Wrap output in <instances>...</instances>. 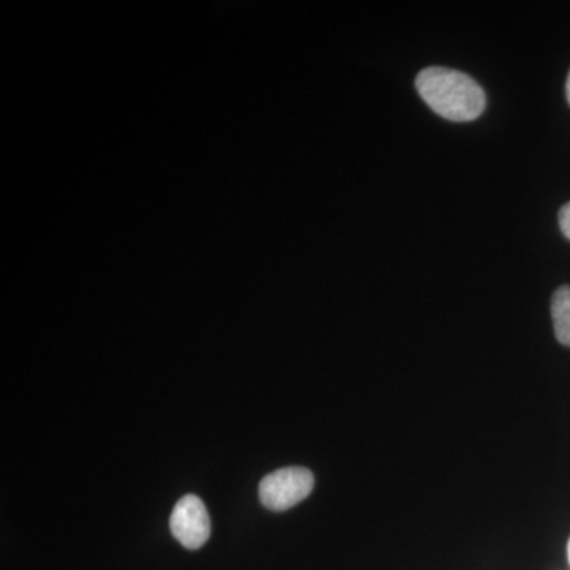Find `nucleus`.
<instances>
[{"label": "nucleus", "instance_id": "7", "mask_svg": "<svg viewBox=\"0 0 570 570\" xmlns=\"http://www.w3.org/2000/svg\"><path fill=\"white\" fill-rule=\"evenodd\" d=\"M568 558H569V564H570V539H569V543H568Z\"/></svg>", "mask_w": 570, "mask_h": 570}, {"label": "nucleus", "instance_id": "5", "mask_svg": "<svg viewBox=\"0 0 570 570\" xmlns=\"http://www.w3.org/2000/svg\"><path fill=\"white\" fill-rule=\"evenodd\" d=\"M560 227L562 235L570 239V202L562 206L560 212Z\"/></svg>", "mask_w": 570, "mask_h": 570}, {"label": "nucleus", "instance_id": "4", "mask_svg": "<svg viewBox=\"0 0 570 570\" xmlns=\"http://www.w3.org/2000/svg\"><path fill=\"white\" fill-rule=\"evenodd\" d=\"M551 318L557 340L570 347V285H562L551 298Z\"/></svg>", "mask_w": 570, "mask_h": 570}, {"label": "nucleus", "instance_id": "6", "mask_svg": "<svg viewBox=\"0 0 570 570\" xmlns=\"http://www.w3.org/2000/svg\"><path fill=\"white\" fill-rule=\"evenodd\" d=\"M566 94H568V100L570 104V71H569L568 82H566Z\"/></svg>", "mask_w": 570, "mask_h": 570}, {"label": "nucleus", "instance_id": "3", "mask_svg": "<svg viewBox=\"0 0 570 570\" xmlns=\"http://www.w3.org/2000/svg\"><path fill=\"white\" fill-rule=\"evenodd\" d=\"M170 530L187 550L202 549L212 535V521L204 501L195 494L179 499L171 512Z\"/></svg>", "mask_w": 570, "mask_h": 570}, {"label": "nucleus", "instance_id": "2", "mask_svg": "<svg viewBox=\"0 0 570 570\" xmlns=\"http://www.w3.org/2000/svg\"><path fill=\"white\" fill-rule=\"evenodd\" d=\"M314 489V475L306 468L277 469L258 485V498L266 509L284 512L305 501Z\"/></svg>", "mask_w": 570, "mask_h": 570}, {"label": "nucleus", "instance_id": "1", "mask_svg": "<svg viewBox=\"0 0 570 570\" xmlns=\"http://www.w3.org/2000/svg\"><path fill=\"white\" fill-rule=\"evenodd\" d=\"M415 88L428 107L449 121H474L487 107L482 86L463 71L428 67L417 75Z\"/></svg>", "mask_w": 570, "mask_h": 570}]
</instances>
